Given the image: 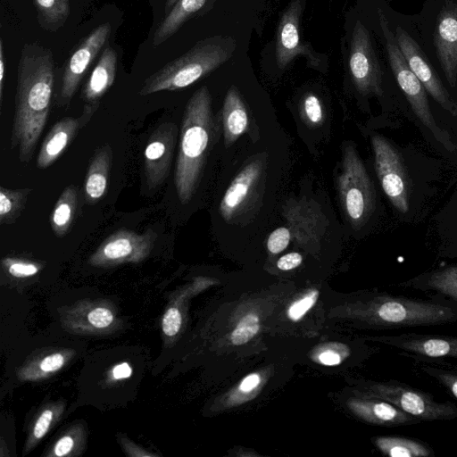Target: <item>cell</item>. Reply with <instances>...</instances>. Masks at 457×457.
I'll use <instances>...</instances> for the list:
<instances>
[{"label": "cell", "instance_id": "6da1fadb", "mask_svg": "<svg viewBox=\"0 0 457 457\" xmlns=\"http://www.w3.org/2000/svg\"><path fill=\"white\" fill-rule=\"evenodd\" d=\"M52 52L37 45H26L18 64L15 108L11 148L19 160H31L50 111L54 80Z\"/></svg>", "mask_w": 457, "mask_h": 457}, {"label": "cell", "instance_id": "7a4b0ae2", "mask_svg": "<svg viewBox=\"0 0 457 457\" xmlns=\"http://www.w3.org/2000/svg\"><path fill=\"white\" fill-rule=\"evenodd\" d=\"M213 128L212 96L203 86L188 100L181 123L174 183L182 204L191 200L198 187Z\"/></svg>", "mask_w": 457, "mask_h": 457}, {"label": "cell", "instance_id": "3957f363", "mask_svg": "<svg viewBox=\"0 0 457 457\" xmlns=\"http://www.w3.org/2000/svg\"><path fill=\"white\" fill-rule=\"evenodd\" d=\"M236 41L231 37H213L198 42L185 54L149 76L140 96L187 87L226 62L233 54Z\"/></svg>", "mask_w": 457, "mask_h": 457}, {"label": "cell", "instance_id": "277c9868", "mask_svg": "<svg viewBox=\"0 0 457 457\" xmlns=\"http://www.w3.org/2000/svg\"><path fill=\"white\" fill-rule=\"evenodd\" d=\"M424 49L447 84H457V0H423L414 14Z\"/></svg>", "mask_w": 457, "mask_h": 457}, {"label": "cell", "instance_id": "5b68a950", "mask_svg": "<svg viewBox=\"0 0 457 457\" xmlns=\"http://www.w3.org/2000/svg\"><path fill=\"white\" fill-rule=\"evenodd\" d=\"M374 14L378 36L382 44L386 62L395 83L422 124L447 149L452 150L453 145L451 138L437 126L434 120L428 102V94L408 66L397 45L386 13L384 0H379V4L375 6Z\"/></svg>", "mask_w": 457, "mask_h": 457}, {"label": "cell", "instance_id": "8992f818", "mask_svg": "<svg viewBox=\"0 0 457 457\" xmlns=\"http://www.w3.org/2000/svg\"><path fill=\"white\" fill-rule=\"evenodd\" d=\"M385 10L397 45L411 71L427 93L443 109L457 117V104L424 49L414 14L399 12L392 9L386 2Z\"/></svg>", "mask_w": 457, "mask_h": 457}, {"label": "cell", "instance_id": "52a82bcc", "mask_svg": "<svg viewBox=\"0 0 457 457\" xmlns=\"http://www.w3.org/2000/svg\"><path fill=\"white\" fill-rule=\"evenodd\" d=\"M337 191L345 213L358 229L370 218L376 203L375 188L355 147H344L341 170L338 173Z\"/></svg>", "mask_w": 457, "mask_h": 457}, {"label": "cell", "instance_id": "ba28073f", "mask_svg": "<svg viewBox=\"0 0 457 457\" xmlns=\"http://www.w3.org/2000/svg\"><path fill=\"white\" fill-rule=\"evenodd\" d=\"M348 65L358 93L364 96H383L385 71L381 58L372 32L360 20L353 27Z\"/></svg>", "mask_w": 457, "mask_h": 457}, {"label": "cell", "instance_id": "9c48e42d", "mask_svg": "<svg viewBox=\"0 0 457 457\" xmlns=\"http://www.w3.org/2000/svg\"><path fill=\"white\" fill-rule=\"evenodd\" d=\"M374 391L380 398L421 422L452 420L457 418L455 403L438 402L430 394L397 380L374 386Z\"/></svg>", "mask_w": 457, "mask_h": 457}, {"label": "cell", "instance_id": "30bf717a", "mask_svg": "<svg viewBox=\"0 0 457 457\" xmlns=\"http://www.w3.org/2000/svg\"><path fill=\"white\" fill-rule=\"evenodd\" d=\"M371 145L376 173L384 193L397 211L407 212L411 183L402 155L379 135L371 137Z\"/></svg>", "mask_w": 457, "mask_h": 457}, {"label": "cell", "instance_id": "8fae6325", "mask_svg": "<svg viewBox=\"0 0 457 457\" xmlns=\"http://www.w3.org/2000/svg\"><path fill=\"white\" fill-rule=\"evenodd\" d=\"M305 0H291L283 12L277 29L275 46L276 62L279 69H285L295 58L302 55L309 66L320 69L323 55L316 53L311 44L301 37V18Z\"/></svg>", "mask_w": 457, "mask_h": 457}, {"label": "cell", "instance_id": "7c38bea8", "mask_svg": "<svg viewBox=\"0 0 457 457\" xmlns=\"http://www.w3.org/2000/svg\"><path fill=\"white\" fill-rule=\"evenodd\" d=\"M110 34L111 25L104 22L85 37L72 52L62 77L59 98L62 106L69 105L80 81L108 40Z\"/></svg>", "mask_w": 457, "mask_h": 457}, {"label": "cell", "instance_id": "4fadbf2b", "mask_svg": "<svg viewBox=\"0 0 457 457\" xmlns=\"http://www.w3.org/2000/svg\"><path fill=\"white\" fill-rule=\"evenodd\" d=\"M177 137L178 127L172 122L161 124L150 136L144 151V174L149 190L166 180Z\"/></svg>", "mask_w": 457, "mask_h": 457}, {"label": "cell", "instance_id": "5bb4252c", "mask_svg": "<svg viewBox=\"0 0 457 457\" xmlns=\"http://www.w3.org/2000/svg\"><path fill=\"white\" fill-rule=\"evenodd\" d=\"M282 214L290 230L291 239L298 245H316L326 232L328 220L320 206L305 197L287 201Z\"/></svg>", "mask_w": 457, "mask_h": 457}, {"label": "cell", "instance_id": "9a60e30c", "mask_svg": "<svg viewBox=\"0 0 457 457\" xmlns=\"http://www.w3.org/2000/svg\"><path fill=\"white\" fill-rule=\"evenodd\" d=\"M380 341L420 361L457 359V337L454 336L411 332L383 337Z\"/></svg>", "mask_w": 457, "mask_h": 457}, {"label": "cell", "instance_id": "2e32d148", "mask_svg": "<svg viewBox=\"0 0 457 457\" xmlns=\"http://www.w3.org/2000/svg\"><path fill=\"white\" fill-rule=\"evenodd\" d=\"M157 234L147 229L138 234L129 229H120L111 234L94 254L95 262H116L140 260L152 247Z\"/></svg>", "mask_w": 457, "mask_h": 457}, {"label": "cell", "instance_id": "e0dca14e", "mask_svg": "<svg viewBox=\"0 0 457 457\" xmlns=\"http://www.w3.org/2000/svg\"><path fill=\"white\" fill-rule=\"evenodd\" d=\"M98 106L99 104H85L79 117H65L54 125L41 145L37 158V168L46 169L63 154L79 130L88 123Z\"/></svg>", "mask_w": 457, "mask_h": 457}, {"label": "cell", "instance_id": "ac0fdd59", "mask_svg": "<svg viewBox=\"0 0 457 457\" xmlns=\"http://www.w3.org/2000/svg\"><path fill=\"white\" fill-rule=\"evenodd\" d=\"M262 162L254 160L246 164L227 188L220 204L221 217L232 220L249 200L262 171Z\"/></svg>", "mask_w": 457, "mask_h": 457}, {"label": "cell", "instance_id": "d6986e66", "mask_svg": "<svg viewBox=\"0 0 457 457\" xmlns=\"http://www.w3.org/2000/svg\"><path fill=\"white\" fill-rule=\"evenodd\" d=\"M399 287L431 292L457 303V265H450L420 274Z\"/></svg>", "mask_w": 457, "mask_h": 457}, {"label": "cell", "instance_id": "ffe728a7", "mask_svg": "<svg viewBox=\"0 0 457 457\" xmlns=\"http://www.w3.org/2000/svg\"><path fill=\"white\" fill-rule=\"evenodd\" d=\"M117 66V54L107 46L95 65L82 91V97L87 104H97L114 82Z\"/></svg>", "mask_w": 457, "mask_h": 457}, {"label": "cell", "instance_id": "44dd1931", "mask_svg": "<svg viewBox=\"0 0 457 457\" xmlns=\"http://www.w3.org/2000/svg\"><path fill=\"white\" fill-rule=\"evenodd\" d=\"M112 162V149L109 145L99 147L88 167L84 184L87 202L94 204L101 200L107 189Z\"/></svg>", "mask_w": 457, "mask_h": 457}, {"label": "cell", "instance_id": "7402d4cb", "mask_svg": "<svg viewBox=\"0 0 457 457\" xmlns=\"http://www.w3.org/2000/svg\"><path fill=\"white\" fill-rule=\"evenodd\" d=\"M222 126L227 146L234 144L248 128V114L236 87L228 90L222 107Z\"/></svg>", "mask_w": 457, "mask_h": 457}, {"label": "cell", "instance_id": "603a6c76", "mask_svg": "<svg viewBox=\"0 0 457 457\" xmlns=\"http://www.w3.org/2000/svg\"><path fill=\"white\" fill-rule=\"evenodd\" d=\"M208 1L178 0L156 29L154 34L153 46H157L173 36L188 19L203 9Z\"/></svg>", "mask_w": 457, "mask_h": 457}, {"label": "cell", "instance_id": "cb8c5ba5", "mask_svg": "<svg viewBox=\"0 0 457 457\" xmlns=\"http://www.w3.org/2000/svg\"><path fill=\"white\" fill-rule=\"evenodd\" d=\"M378 448L391 457H430L433 449L425 442L402 436L378 437L375 441Z\"/></svg>", "mask_w": 457, "mask_h": 457}, {"label": "cell", "instance_id": "d4e9b609", "mask_svg": "<svg viewBox=\"0 0 457 457\" xmlns=\"http://www.w3.org/2000/svg\"><path fill=\"white\" fill-rule=\"evenodd\" d=\"M78 204L77 189L73 185L64 188L50 215V225L57 237L66 235L72 225Z\"/></svg>", "mask_w": 457, "mask_h": 457}, {"label": "cell", "instance_id": "484cf974", "mask_svg": "<svg viewBox=\"0 0 457 457\" xmlns=\"http://www.w3.org/2000/svg\"><path fill=\"white\" fill-rule=\"evenodd\" d=\"M34 4L41 27L47 30L61 28L70 13V0H34Z\"/></svg>", "mask_w": 457, "mask_h": 457}, {"label": "cell", "instance_id": "4316f807", "mask_svg": "<svg viewBox=\"0 0 457 457\" xmlns=\"http://www.w3.org/2000/svg\"><path fill=\"white\" fill-rule=\"evenodd\" d=\"M31 189H9L0 187V223L11 225L21 215Z\"/></svg>", "mask_w": 457, "mask_h": 457}, {"label": "cell", "instance_id": "83f0119b", "mask_svg": "<svg viewBox=\"0 0 457 457\" xmlns=\"http://www.w3.org/2000/svg\"><path fill=\"white\" fill-rule=\"evenodd\" d=\"M259 328V317L255 313H249L237 323L231 334V341L236 345L245 344L256 335Z\"/></svg>", "mask_w": 457, "mask_h": 457}, {"label": "cell", "instance_id": "f1b7e54d", "mask_svg": "<svg viewBox=\"0 0 457 457\" xmlns=\"http://www.w3.org/2000/svg\"><path fill=\"white\" fill-rule=\"evenodd\" d=\"M301 112L304 120L312 126H319L324 120V110L320 99L314 94L304 96L301 104Z\"/></svg>", "mask_w": 457, "mask_h": 457}, {"label": "cell", "instance_id": "f546056e", "mask_svg": "<svg viewBox=\"0 0 457 457\" xmlns=\"http://www.w3.org/2000/svg\"><path fill=\"white\" fill-rule=\"evenodd\" d=\"M421 370L443 386L457 399V370H447L431 365H422Z\"/></svg>", "mask_w": 457, "mask_h": 457}, {"label": "cell", "instance_id": "4dcf8cb0", "mask_svg": "<svg viewBox=\"0 0 457 457\" xmlns=\"http://www.w3.org/2000/svg\"><path fill=\"white\" fill-rule=\"evenodd\" d=\"M291 241V233L287 227H279L273 230L267 240V248L277 254L284 251Z\"/></svg>", "mask_w": 457, "mask_h": 457}, {"label": "cell", "instance_id": "1f68e13d", "mask_svg": "<svg viewBox=\"0 0 457 457\" xmlns=\"http://www.w3.org/2000/svg\"><path fill=\"white\" fill-rule=\"evenodd\" d=\"M319 293L312 291L303 298L295 302L288 309L287 315L292 320H300L315 303Z\"/></svg>", "mask_w": 457, "mask_h": 457}, {"label": "cell", "instance_id": "d6a6232c", "mask_svg": "<svg viewBox=\"0 0 457 457\" xmlns=\"http://www.w3.org/2000/svg\"><path fill=\"white\" fill-rule=\"evenodd\" d=\"M4 263L8 266L9 273L18 278L32 276L38 271L37 266L30 262L6 259Z\"/></svg>", "mask_w": 457, "mask_h": 457}, {"label": "cell", "instance_id": "836d02e7", "mask_svg": "<svg viewBox=\"0 0 457 457\" xmlns=\"http://www.w3.org/2000/svg\"><path fill=\"white\" fill-rule=\"evenodd\" d=\"M181 326V315L177 308H170L162 319V330L170 337L175 336Z\"/></svg>", "mask_w": 457, "mask_h": 457}, {"label": "cell", "instance_id": "e575fe53", "mask_svg": "<svg viewBox=\"0 0 457 457\" xmlns=\"http://www.w3.org/2000/svg\"><path fill=\"white\" fill-rule=\"evenodd\" d=\"M113 320L112 312L104 307H97L91 311L88 314V321L96 328L108 327Z\"/></svg>", "mask_w": 457, "mask_h": 457}, {"label": "cell", "instance_id": "d590c367", "mask_svg": "<svg viewBox=\"0 0 457 457\" xmlns=\"http://www.w3.org/2000/svg\"><path fill=\"white\" fill-rule=\"evenodd\" d=\"M303 261V257L299 253L292 252L281 256L277 266L281 270H289L298 267Z\"/></svg>", "mask_w": 457, "mask_h": 457}, {"label": "cell", "instance_id": "8d00e7d4", "mask_svg": "<svg viewBox=\"0 0 457 457\" xmlns=\"http://www.w3.org/2000/svg\"><path fill=\"white\" fill-rule=\"evenodd\" d=\"M53 412L50 410L43 411L34 428V436L36 438L39 439L46 435L51 424Z\"/></svg>", "mask_w": 457, "mask_h": 457}, {"label": "cell", "instance_id": "74e56055", "mask_svg": "<svg viewBox=\"0 0 457 457\" xmlns=\"http://www.w3.org/2000/svg\"><path fill=\"white\" fill-rule=\"evenodd\" d=\"M64 362V358L60 353L46 356L40 363V369L46 372L59 370Z\"/></svg>", "mask_w": 457, "mask_h": 457}, {"label": "cell", "instance_id": "f35d334b", "mask_svg": "<svg viewBox=\"0 0 457 457\" xmlns=\"http://www.w3.org/2000/svg\"><path fill=\"white\" fill-rule=\"evenodd\" d=\"M73 446V439L71 436L62 437L54 446V453L57 456L67 454Z\"/></svg>", "mask_w": 457, "mask_h": 457}, {"label": "cell", "instance_id": "ab89813d", "mask_svg": "<svg viewBox=\"0 0 457 457\" xmlns=\"http://www.w3.org/2000/svg\"><path fill=\"white\" fill-rule=\"evenodd\" d=\"M261 381L260 376L256 373H252L246 376L241 382L239 389L242 392H250L255 388Z\"/></svg>", "mask_w": 457, "mask_h": 457}, {"label": "cell", "instance_id": "60d3db41", "mask_svg": "<svg viewBox=\"0 0 457 457\" xmlns=\"http://www.w3.org/2000/svg\"><path fill=\"white\" fill-rule=\"evenodd\" d=\"M319 360L324 365L334 366L340 363L341 357L333 351H326L319 355Z\"/></svg>", "mask_w": 457, "mask_h": 457}, {"label": "cell", "instance_id": "b9f144b4", "mask_svg": "<svg viewBox=\"0 0 457 457\" xmlns=\"http://www.w3.org/2000/svg\"><path fill=\"white\" fill-rule=\"evenodd\" d=\"M4 73H5V60H4V44H3V39L0 38V106H2V103H3Z\"/></svg>", "mask_w": 457, "mask_h": 457}, {"label": "cell", "instance_id": "7bdbcfd3", "mask_svg": "<svg viewBox=\"0 0 457 457\" xmlns=\"http://www.w3.org/2000/svg\"><path fill=\"white\" fill-rule=\"evenodd\" d=\"M131 373L132 370L127 362L116 365L112 370V375L117 379L129 378Z\"/></svg>", "mask_w": 457, "mask_h": 457}, {"label": "cell", "instance_id": "ee69618b", "mask_svg": "<svg viewBox=\"0 0 457 457\" xmlns=\"http://www.w3.org/2000/svg\"><path fill=\"white\" fill-rule=\"evenodd\" d=\"M178 0H167L165 4V13L168 14Z\"/></svg>", "mask_w": 457, "mask_h": 457}, {"label": "cell", "instance_id": "f6af8a7d", "mask_svg": "<svg viewBox=\"0 0 457 457\" xmlns=\"http://www.w3.org/2000/svg\"><path fill=\"white\" fill-rule=\"evenodd\" d=\"M384 1H385V2H386V3L388 4L389 2H392V1H394V0H384Z\"/></svg>", "mask_w": 457, "mask_h": 457}, {"label": "cell", "instance_id": "bcb514c9", "mask_svg": "<svg viewBox=\"0 0 457 457\" xmlns=\"http://www.w3.org/2000/svg\"><path fill=\"white\" fill-rule=\"evenodd\" d=\"M456 87H457V84H456Z\"/></svg>", "mask_w": 457, "mask_h": 457}]
</instances>
